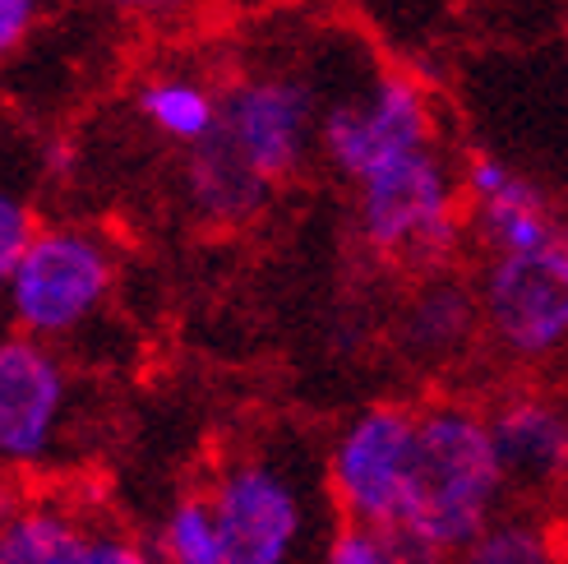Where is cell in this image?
Segmentation results:
<instances>
[{
  "instance_id": "obj_1",
  "label": "cell",
  "mask_w": 568,
  "mask_h": 564,
  "mask_svg": "<svg viewBox=\"0 0 568 564\" xmlns=\"http://www.w3.org/2000/svg\"><path fill=\"white\" fill-rule=\"evenodd\" d=\"M204 500L232 564H324L337 504L310 449L292 440L232 449Z\"/></svg>"
},
{
  "instance_id": "obj_15",
  "label": "cell",
  "mask_w": 568,
  "mask_h": 564,
  "mask_svg": "<svg viewBox=\"0 0 568 564\" xmlns=\"http://www.w3.org/2000/svg\"><path fill=\"white\" fill-rule=\"evenodd\" d=\"M134 111L144 117L149 130H158L172 144L194 149L217 130L222 117V93H213L199 74L185 70H158L134 89Z\"/></svg>"
},
{
  "instance_id": "obj_5",
  "label": "cell",
  "mask_w": 568,
  "mask_h": 564,
  "mask_svg": "<svg viewBox=\"0 0 568 564\" xmlns=\"http://www.w3.org/2000/svg\"><path fill=\"white\" fill-rule=\"evenodd\" d=\"M420 149H435V102L407 70H379L320 107V158L347 185Z\"/></svg>"
},
{
  "instance_id": "obj_20",
  "label": "cell",
  "mask_w": 568,
  "mask_h": 564,
  "mask_svg": "<svg viewBox=\"0 0 568 564\" xmlns=\"http://www.w3.org/2000/svg\"><path fill=\"white\" fill-rule=\"evenodd\" d=\"M42 14H47V0H0V66H10L28 47Z\"/></svg>"
},
{
  "instance_id": "obj_12",
  "label": "cell",
  "mask_w": 568,
  "mask_h": 564,
  "mask_svg": "<svg viewBox=\"0 0 568 564\" xmlns=\"http://www.w3.org/2000/svg\"><path fill=\"white\" fill-rule=\"evenodd\" d=\"M181 194L190 213L209 228H250L254 218L268 213L277 190L260 172H250L213 130L204 144L181 153Z\"/></svg>"
},
{
  "instance_id": "obj_3",
  "label": "cell",
  "mask_w": 568,
  "mask_h": 564,
  "mask_svg": "<svg viewBox=\"0 0 568 564\" xmlns=\"http://www.w3.org/2000/svg\"><path fill=\"white\" fill-rule=\"evenodd\" d=\"M352 218L361 245L384 264L444 273L467 241V194L463 177L439 149H420L379 167L352 185Z\"/></svg>"
},
{
  "instance_id": "obj_4",
  "label": "cell",
  "mask_w": 568,
  "mask_h": 564,
  "mask_svg": "<svg viewBox=\"0 0 568 564\" xmlns=\"http://www.w3.org/2000/svg\"><path fill=\"white\" fill-rule=\"evenodd\" d=\"M111 282H116L111 245L89 228L51 222L28 241L10 278L6 305L19 333L38 338V343H61L98 320V310L111 296Z\"/></svg>"
},
{
  "instance_id": "obj_10",
  "label": "cell",
  "mask_w": 568,
  "mask_h": 564,
  "mask_svg": "<svg viewBox=\"0 0 568 564\" xmlns=\"http://www.w3.org/2000/svg\"><path fill=\"white\" fill-rule=\"evenodd\" d=\"M467 232L490 255H531L559 245L564 218L555 213L546 185H536L523 167L499 153H471L463 167Z\"/></svg>"
},
{
  "instance_id": "obj_22",
  "label": "cell",
  "mask_w": 568,
  "mask_h": 564,
  "mask_svg": "<svg viewBox=\"0 0 568 564\" xmlns=\"http://www.w3.org/2000/svg\"><path fill=\"white\" fill-rule=\"evenodd\" d=\"M93 564H162L153 546L125 537V532H98Z\"/></svg>"
},
{
  "instance_id": "obj_21",
  "label": "cell",
  "mask_w": 568,
  "mask_h": 564,
  "mask_svg": "<svg viewBox=\"0 0 568 564\" xmlns=\"http://www.w3.org/2000/svg\"><path fill=\"white\" fill-rule=\"evenodd\" d=\"M106 6L139 28H176L199 10V0H106Z\"/></svg>"
},
{
  "instance_id": "obj_6",
  "label": "cell",
  "mask_w": 568,
  "mask_h": 564,
  "mask_svg": "<svg viewBox=\"0 0 568 564\" xmlns=\"http://www.w3.org/2000/svg\"><path fill=\"white\" fill-rule=\"evenodd\" d=\"M416 454V407H361L324 454V482L347 523L403 532Z\"/></svg>"
},
{
  "instance_id": "obj_14",
  "label": "cell",
  "mask_w": 568,
  "mask_h": 564,
  "mask_svg": "<svg viewBox=\"0 0 568 564\" xmlns=\"http://www.w3.org/2000/svg\"><path fill=\"white\" fill-rule=\"evenodd\" d=\"M98 532L61 500H23L0 523V564H93Z\"/></svg>"
},
{
  "instance_id": "obj_17",
  "label": "cell",
  "mask_w": 568,
  "mask_h": 564,
  "mask_svg": "<svg viewBox=\"0 0 568 564\" xmlns=\"http://www.w3.org/2000/svg\"><path fill=\"white\" fill-rule=\"evenodd\" d=\"M153 551H158L162 564H232L226 560L222 532L213 523V510H209L204 491L181 495L172 510H166Z\"/></svg>"
},
{
  "instance_id": "obj_18",
  "label": "cell",
  "mask_w": 568,
  "mask_h": 564,
  "mask_svg": "<svg viewBox=\"0 0 568 564\" xmlns=\"http://www.w3.org/2000/svg\"><path fill=\"white\" fill-rule=\"evenodd\" d=\"M458 564H559L555 542L531 518H495L476 542L458 551Z\"/></svg>"
},
{
  "instance_id": "obj_19",
  "label": "cell",
  "mask_w": 568,
  "mask_h": 564,
  "mask_svg": "<svg viewBox=\"0 0 568 564\" xmlns=\"http://www.w3.org/2000/svg\"><path fill=\"white\" fill-rule=\"evenodd\" d=\"M33 236H38V218H33V209H28V200L19 190L0 185V301H6L10 278H14V269H19L23 250Z\"/></svg>"
},
{
  "instance_id": "obj_11",
  "label": "cell",
  "mask_w": 568,
  "mask_h": 564,
  "mask_svg": "<svg viewBox=\"0 0 568 564\" xmlns=\"http://www.w3.org/2000/svg\"><path fill=\"white\" fill-rule=\"evenodd\" d=\"M486 421L508 486L555 491L568 482V412L559 403L541 393H508Z\"/></svg>"
},
{
  "instance_id": "obj_7",
  "label": "cell",
  "mask_w": 568,
  "mask_h": 564,
  "mask_svg": "<svg viewBox=\"0 0 568 564\" xmlns=\"http://www.w3.org/2000/svg\"><path fill=\"white\" fill-rule=\"evenodd\" d=\"M320 107L324 98L310 79L254 70L241 74L232 89H222L217 134L250 172H260L273 190H282L320 153Z\"/></svg>"
},
{
  "instance_id": "obj_23",
  "label": "cell",
  "mask_w": 568,
  "mask_h": 564,
  "mask_svg": "<svg viewBox=\"0 0 568 564\" xmlns=\"http://www.w3.org/2000/svg\"><path fill=\"white\" fill-rule=\"evenodd\" d=\"M559 250H564V260H568V218H564V228H559Z\"/></svg>"
},
{
  "instance_id": "obj_13",
  "label": "cell",
  "mask_w": 568,
  "mask_h": 564,
  "mask_svg": "<svg viewBox=\"0 0 568 564\" xmlns=\"http://www.w3.org/2000/svg\"><path fill=\"white\" fill-rule=\"evenodd\" d=\"M403 348L407 356L425 365H444L453 356H463L486 329H480V301H476V282L444 273H425L416 282V292L403 310Z\"/></svg>"
},
{
  "instance_id": "obj_2",
  "label": "cell",
  "mask_w": 568,
  "mask_h": 564,
  "mask_svg": "<svg viewBox=\"0 0 568 564\" xmlns=\"http://www.w3.org/2000/svg\"><path fill=\"white\" fill-rule=\"evenodd\" d=\"M504 491L508 482L486 412H476L471 403L416 407V454L403 532L439 546L444 555H458L499 518Z\"/></svg>"
},
{
  "instance_id": "obj_16",
  "label": "cell",
  "mask_w": 568,
  "mask_h": 564,
  "mask_svg": "<svg viewBox=\"0 0 568 564\" xmlns=\"http://www.w3.org/2000/svg\"><path fill=\"white\" fill-rule=\"evenodd\" d=\"M324 564H448V555L412 532L365 527V523H337L324 546Z\"/></svg>"
},
{
  "instance_id": "obj_8",
  "label": "cell",
  "mask_w": 568,
  "mask_h": 564,
  "mask_svg": "<svg viewBox=\"0 0 568 564\" xmlns=\"http://www.w3.org/2000/svg\"><path fill=\"white\" fill-rule=\"evenodd\" d=\"M480 329L508 361H546L568 348V260L564 250L490 255L476 278Z\"/></svg>"
},
{
  "instance_id": "obj_9",
  "label": "cell",
  "mask_w": 568,
  "mask_h": 564,
  "mask_svg": "<svg viewBox=\"0 0 568 564\" xmlns=\"http://www.w3.org/2000/svg\"><path fill=\"white\" fill-rule=\"evenodd\" d=\"M70 365L28 333L0 338V467H38L70 421Z\"/></svg>"
}]
</instances>
